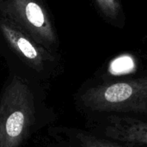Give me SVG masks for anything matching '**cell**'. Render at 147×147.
Here are the masks:
<instances>
[{
    "label": "cell",
    "instance_id": "1",
    "mask_svg": "<svg viewBox=\"0 0 147 147\" xmlns=\"http://www.w3.org/2000/svg\"><path fill=\"white\" fill-rule=\"evenodd\" d=\"M84 116L118 115L147 121V83L117 82L85 91L77 99Z\"/></svg>",
    "mask_w": 147,
    "mask_h": 147
},
{
    "label": "cell",
    "instance_id": "2",
    "mask_svg": "<svg viewBox=\"0 0 147 147\" xmlns=\"http://www.w3.org/2000/svg\"><path fill=\"white\" fill-rule=\"evenodd\" d=\"M34 120L33 94L22 78L15 77L0 99V147H20Z\"/></svg>",
    "mask_w": 147,
    "mask_h": 147
},
{
    "label": "cell",
    "instance_id": "3",
    "mask_svg": "<svg viewBox=\"0 0 147 147\" xmlns=\"http://www.w3.org/2000/svg\"><path fill=\"white\" fill-rule=\"evenodd\" d=\"M84 118L85 129L96 136L136 147H147V121L103 114Z\"/></svg>",
    "mask_w": 147,
    "mask_h": 147
},
{
    "label": "cell",
    "instance_id": "4",
    "mask_svg": "<svg viewBox=\"0 0 147 147\" xmlns=\"http://www.w3.org/2000/svg\"><path fill=\"white\" fill-rule=\"evenodd\" d=\"M0 12L6 20L41 45L53 40L52 26L44 7L37 0H3Z\"/></svg>",
    "mask_w": 147,
    "mask_h": 147
},
{
    "label": "cell",
    "instance_id": "5",
    "mask_svg": "<svg viewBox=\"0 0 147 147\" xmlns=\"http://www.w3.org/2000/svg\"><path fill=\"white\" fill-rule=\"evenodd\" d=\"M0 30L11 49L26 64L35 70L43 67L48 54L40 43L6 19L0 21Z\"/></svg>",
    "mask_w": 147,
    "mask_h": 147
},
{
    "label": "cell",
    "instance_id": "6",
    "mask_svg": "<svg viewBox=\"0 0 147 147\" xmlns=\"http://www.w3.org/2000/svg\"><path fill=\"white\" fill-rule=\"evenodd\" d=\"M59 134L63 135L65 141L75 147H136L96 136L86 129L62 127L59 128Z\"/></svg>",
    "mask_w": 147,
    "mask_h": 147
},
{
    "label": "cell",
    "instance_id": "7",
    "mask_svg": "<svg viewBox=\"0 0 147 147\" xmlns=\"http://www.w3.org/2000/svg\"><path fill=\"white\" fill-rule=\"evenodd\" d=\"M134 66V63L129 57H121L116 59L112 64V71L115 73H123L131 70Z\"/></svg>",
    "mask_w": 147,
    "mask_h": 147
},
{
    "label": "cell",
    "instance_id": "8",
    "mask_svg": "<svg viewBox=\"0 0 147 147\" xmlns=\"http://www.w3.org/2000/svg\"><path fill=\"white\" fill-rule=\"evenodd\" d=\"M65 142H66V141H65ZM66 144H67L66 146H60V147H75V146H74L71 145L70 143H68V142H66Z\"/></svg>",
    "mask_w": 147,
    "mask_h": 147
}]
</instances>
